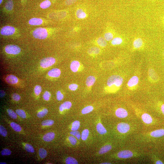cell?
I'll return each instance as SVG.
<instances>
[{
  "label": "cell",
  "mask_w": 164,
  "mask_h": 164,
  "mask_svg": "<svg viewBox=\"0 0 164 164\" xmlns=\"http://www.w3.org/2000/svg\"><path fill=\"white\" fill-rule=\"evenodd\" d=\"M123 82V79L121 76L117 75H113L108 78L107 84L109 87L113 86L119 87L121 86Z\"/></svg>",
  "instance_id": "1"
},
{
  "label": "cell",
  "mask_w": 164,
  "mask_h": 164,
  "mask_svg": "<svg viewBox=\"0 0 164 164\" xmlns=\"http://www.w3.org/2000/svg\"><path fill=\"white\" fill-rule=\"evenodd\" d=\"M33 36L36 38L43 39L46 38L48 36V33L47 30L44 28H37L33 31Z\"/></svg>",
  "instance_id": "2"
},
{
  "label": "cell",
  "mask_w": 164,
  "mask_h": 164,
  "mask_svg": "<svg viewBox=\"0 0 164 164\" xmlns=\"http://www.w3.org/2000/svg\"><path fill=\"white\" fill-rule=\"evenodd\" d=\"M56 60L53 57H48L43 58L40 61V66L43 68H48L51 66L55 63Z\"/></svg>",
  "instance_id": "3"
},
{
  "label": "cell",
  "mask_w": 164,
  "mask_h": 164,
  "mask_svg": "<svg viewBox=\"0 0 164 164\" xmlns=\"http://www.w3.org/2000/svg\"><path fill=\"white\" fill-rule=\"evenodd\" d=\"M5 51L7 54H18L21 51V49L17 45L10 44L5 48Z\"/></svg>",
  "instance_id": "4"
},
{
  "label": "cell",
  "mask_w": 164,
  "mask_h": 164,
  "mask_svg": "<svg viewBox=\"0 0 164 164\" xmlns=\"http://www.w3.org/2000/svg\"><path fill=\"white\" fill-rule=\"evenodd\" d=\"M15 31L14 28L12 26H4L1 29L0 33L2 35L9 36L13 34Z\"/></svg>",
  "instance_id": "5"
},
{
  "label": "cell",
  "mask_w": 164,
  "mask_h": 164,
  "mask_svg": "<svg viewBox=\"0 0 164 164\" xmlns=\"http://www.w3.org/2000/svg\"><path fill=\"white\" fill-rule=\"evenodd\" d=\"M118 131L122 133H125L129 131L130 129V126L128 123H121L118 124L117 126Z\"/></svg>",
  "instance_id": "6"
},
{
  "label": "cell",
  "mask_w": 164,
  "mask_h": 164,
  "mask_svg": "<svg viewBox=\"0 0 164 164\" xmlns=\"http://www.w3.org/2000/svg\"><path fill=\"white\" fill-rule=\"evenodd\" d=\"M133 155L134 154L132 151L127 150L120 151L117 154L118 157L123 159L129 158L133 157Z\"/></svg>",
  "instance_id": "7"
},
{
  "label": "cell",
  "mask_w": 164,
  "mask_h": 164,
  "mask_svg": "<svg viewBox=\"0 0 164 164\" xmlns=\"http://www.w3.org/2000/svg\"><path fill=\"white\" fill-rule=\"evenodd\" d=\"M115 114L118 117L123 118L127 116L128 114L126 109L123 108H119L116 109Z\"/></svg>",
  "instance_id": "8"
},
{
  "label": "cell",
  "mask_w": 164,
  "mask_h": 164,
  "mask_svg": "<svg viewBox=\"0 0 164 164\" xmlns=\"http://www.w3.org/2000/svg\"><path fill=\"white\" fill-rule=\"evenodd\" d=\"M61 73L60 70L58 68L52 69L48 72V75L53 77H58L60 76Z\"/></svg>",
  "instance_id": "9"
},
{
  "label": "cell",
  "mask_w": 164,
  "mask_h": 164,
  "mask_svg": "<svg viewBox=\"0 0 164 164\" xmlns=\"http://www.w3.org/2000/svg\"><path fill=\"white\" fill-rule=\"evenodd\" d=\"M150 135L154 137H159L164 135V129H160L155 130L151 132Z\"/></svg>",
  "instance_id": "10"
},
{
  "label": "cell",
  "mask_w": 164,
  "mask_h": 164,
  "mask_svg": "<svg viewBox=\"0 0 164 164\" xmlns=\"http://www.w3.org/2000/svg\"><path fill=\"white\" fill-rule=\"evenodd\" d=\"M80 66L79 62L78 61L74 60L71 62L70 68L72 72H76L78 71Z\"/></svg>",
  "instance_id": "11"
},
{
  "label": "cell",
  "mask_w": 164,
  "mask_h": 164,
  "mask_svg": "<svg viewBox=\"0 0 164 164\" xmlns=\"http://www.w3.org/2000/svg\"><path fill=\"white\" fill-rule=\"evenodd\" d=\"M55 135V133L53 132H49L43 136V139L45 141L50 142L54 139Z\"/></svg>",
  "instance_id": "12"
},
{
  "label": "cell",
  "mask_w": 164,
  "mask_h": 164,
  "mask_svg": "<svg viewBox=\"0 0 164 164\" xmlns=\"http://www.w3.org/2000/svg\"><path fill=\"white\" fill-rule=\"evenodd\" d=\"M139 82V78L136 76H133L128 81L127 85L129 87H132L136 86Z\"/></svg>",
  "instance_id": "13"
},
{
  "label": "cell",
  "mask_w": 164,
  "mask_h": 164,
  "mask_svg": "<svg viewBox=\"0 0 164 164\" xmlns=\"http://www.w3.org/2000/svg\"><path fill=\"white\" fill-rule=\"evenodd\" d=\"M43 23L42 20L41 19L34 18L29 20V23L32 25H41Z\"/></svg>",
  "instance_id": "14"
},
{
  "label": "cell",
  "mask_w": 164,
  "mask_h": 164,
  "mask_svg": "<svg viewBox=\"0 0 164 164\" xmlns=\"http://www.w3.org/2000/svg\"><path fill=\"white\" fill-rule=\"evenodd\" d=\"M6 80L7 83L11 84H14L18 82L17 77L13 75H10L7 76L6 78Z\"/></svg>",
  "instance_id": "15"
},
{
  "label": "cell",
  "mask_w": 164,
  "mask_h": 164,
  "mask_svg": "<svg viewBox=\"0 0 164 164\" xmlns=\"http://www.w3.org/2000/svg\"><path fill=\"white\" fill-rule=\"evenodd\" d=\"M72 105V103L69 101H65L61 104L59 106V110L63 111L64 109H69Z\"/></svg>",
  "instance_id": "16"
},
{
  "label": "cell",
  "mask_w": 164,
  "mask_h": 164,
  "mask_svg": "<svg viewBox=\"0 0 164 164\" xmlns=\"http://www.w3.org/2000/svg\"><path fill=\"white\" fill-rule=\"evenodd\" d=\"M142 119L144 122L149 124L152 122V119L151 115L147 114H144L142 115Z\"/></svg>",
  "instance_id": "17"
},
{
  "label": "cell",
  "mask_w": 164,
  "mask_h": 164,
  "mask_svg": "<svg viewBox=\"0 0 164 164\" xmlns=\"http://www.w3.org/2000/svg\"><path fill=\"white\" fill-rule=\"evenodd\" d=\"M96 81V79L94 76H89L86 78V86L88 87H90L93 85Z\"/></svg>",
  "instance_id": "18"
},
{
  "label": "cell",
  "mask_w": 164,
  "mask_h": 164,
  "mask_svg": "<svg viewBox=\"0 0 164 164\" xmlns=\"http://www.w3.org/2000/svg\"><path fill=\"white\" fill-rule=\"evenodd\" d=\"M97 130L100 134H104L107 133V131L101 123H98L96 126Z\"/></svg>",
  "instance_id": "19"
},
{
  "label": "cell",
  "mask_w": 164,
  "mask_h": 164,
  "mask_svg": "<svg viewBox=\"0 0 164 164\" xmlns=\"http://www.w3.org/2000/svg\"><path fill=\"white\" fill-rule=\"evenodd\" d=\"M143 41L140 38H138L134 40L133 45L135 48H139L141 47L143 44Z\"/></svg>",
  "instance_id": "20"
},
{
  "label": "cell",
  "mask_w": 164,
  "mask_h": 164,
  "mask_svg": "<svg viewBox=\"0 0 164 164\" xmlns=\"http://www.w3.org/2000/svg\"><path fill=\"white\" fill-rule=\"evenodd\" d=\"M112 148V146L108 144L103 146L100 149L99 152L100 154H103L108 152Z\"/></svg>",
  "instance_id": "21"
},
{
  "label": "cell",
  "mask_w": 164,
  "mask_h": 164,
  "mask_svg": "<svg viewBox=\"0 0 164 164\" xmlns=\"http://www.w3.org/2000/svg\"><path fill=\"white\" fill-rule=\"evenodd\" d=\"M76 16L78 18L83 19L86 17V14L82 9H79L76 11Z\"/></svg>",
  "instance_id": "22"
},
{
  "label": "cell",
  "mask_w": 164,
  "mask_h": 164,
  "mask_svg": "<svg viewBox=\"0 0 164 164\" xmlns=\"http://www.w3.org/2000/svg\"><path fill=\"white\" fill-rule=\"evenodd\" d=\"M149 74L151 79L155 81L157 80L158 79V76L153 70L151 69L149 71Z\"/></svg>",
  "instance_id": "23"
},
{
  "label": "cell",
  "mask_w": 164,
  "mask_h": 164,
  "mask_svg": "<svg viewBox=\"0 0 164 164\" xmlns=\"http://www.w3.org/2000/svg\"><path fill=\"white\" fill-rule=\"evenodd\" d=\"M100 51V48L96 47H92L90 48L88 50V53L89 54H98Z\"/></svg>",
  "instance_id": "24"
},
{
  "label": "cell",
  "mask_w": 164,
  "mask_h": 164,
  "mask_svg": "<svg viewBox=\"0 0 164 164\" xmlns=\"http://www.w3.org/2000/svg\"><path fill=\"white\" fill-rule=\"evenodd\" d=\"M11 127L13 130L17 132H20L22 128L21 127L16 123L12 122L10 123Z\"/></svg>",
  "instance_id": "25"
},
{
  "label": "cell",
  "mask_w": 164,
  "mask_h": 164,
  "mask_svg": "<svg viewBox=\"0 0 164 164\" xmlns=\"http://www.w3.org/2000/svg\"><path fill=\"white\" fill-rule=\"evenodd\" d=\"M106 41L104 38L102 37H100L97 39V43L100 46L104 47L106 46L107 45Z\"/></svg>",
  "instance_id": "26"
},
{
  "label": "cell",
  "mask_w": 164,
  "mask_h": 164,
  "mask_svg": "<svg viewBox=\"0 0 164 164\" xmlns=\"http://www.w3.org/2000/svg\"><path fill=\"white\" fill-rule=\"evenodd\" d=\"M13 1L12 0H8L5 5V7L8 11H11L13 8Z\"/></svg>",
  "instance_id": "27"
},
{
  "label": "cell",
  "mask_w": 164,
  "mask_h": 164,
  "mask_svg": "<svg viewBox=\"0 0 164 164\" xmlns=\"http://www.w3.org/2000/svg\"><path fill=\"white\" fill-rule=\"evenodd\" d=\"M123 41L122 38L117 37L114 38L112 39L111 43L113 45H119L122 43Z\"/></svg>",
  "instance_id": "28"
},
{
  "label": "cell",
  "mask_w": 164,
  "mask_h": 164,
  "mask_svg": "<svg viewBox=\"0 0 164 164\" xmlns=\"http://www.w3.org/2000/svg\"><path fill=\"white\" fill-rule=\"evenodd\" d=\"M66 163L67 164H77L78 162L74 158L72 157H67L65 160Z\"/></svg>",
  "instance_id": "29"
},
{
  "label": "cell",
  "mask_w": 164,
  "mask_h": 164,
  "mask_svg": "<svg viewBox=\"0 0 164 164\" xmlns=\"http://www.w3.org/2000/svg\"><path fill=\"white\" fill-rule=\"evenodd\" d=\"M80 123L78 121H75L72 123L71 130L72 131H76L79 128Z\"/></svg>",
  "instance_id": "30"
},
{
  "label": "cell",
  "mask_w": 164,
  "mask_h": 164,
  "mask_svg": "<svg viewBox=\"0 0 164 164\" xmlns=\"http://www.w3.org/2000/svg\"><path fill=\"white\" fill-rule=\"evenodd\" d=\"M48 109H44L37 113V116L39 118H42L46 115L48 114Z\"/></svg>",
  "instance_id": "31"
},
{
  "label": "cell",
  "mask_w": 164,
  "mask_h": 164,
  "mask_svg": "<svg viewBox=\"0 0 164 164\" xmlns=\"http://www.w3.org/2000/svg\"><path fill=\"white\" fill-rule=\"evenodd\" d=\"M93 108L91 105L86 106L82 109V114H88L92 111L93 110Z\"/></svg>",
  "instance_id": "32"
},
{
  "label": "cell",
  "mask_w": 164,
  "mask_h": 164,
  "mask_svg": "<svg viewBox=\"0 0 164 164\" xmlns=\"http://www.w3.org/2000/svg\"><path fill=\"white\" fill-rule=\"evenodd\" d=\"M51 5V2L48 0L43 1L40 5V7L42 9H46L49 7Z\"/></svg>",
  "instance_id": "33"
},
{
  "label": "cell",
  "mask_w": 164,
  "mask_h": 164,
  "mask_svg": "<svg viewBox=\"0 0 164 164\" xmlns=\"http://www.w3.org/2000/svg\"><path fill=\"white\" fill-rule=\"evenodd\" d=\"M39 156L41 158H44L46 157L47 155V151L43 148L40 149L39 151Z\"/></svg>",
  "instance_id": "34"
},
{
  "label": "cell",
  "mask_w": 164,
  "mask_h": 164,
  "mask_svg": "<svg viewBox=\"0 0 164 164\" xmlns=\"http://www.w3.org/2000/svg\"><path fill=\"white\" fill-rule=\"evenodd\" d=\"M16 114L21 118L25 119L26 118V115L25 112L22 109H18L16 111Z\"/></svg>",
  "instance_id": "35"
},
{
  "label": "cell",
  "mask_w": 164,
  "mask_h": 164,
  "mask_svg": "<svg viewBox=\"0 0 164 164\" xmlns=\"http://www.w3.org/2000/svg\"><path fill=\"white\" fill-rule=\"evenodd\" d=\"M8 115L10 117L13 119H16L17 118V114L13 110L11 109H8L7 110Z\"/></svg>",
  "instance_id": "36"
},
{
  "label": "cell",
  "mask_w": 164,
  "mask_h": 164,
  "mask_svg": "<svg viewBox=\"0 0 164 164\" xmlns=\"http://www.w3.org/2000/svg\"><path fill=\"white\" fill-rule=\"evenodd\" d=\"M54 123V121L51 120V119H48V120L43 121L42 122L41 124L43 126H50L53 125Z\"/></svg>",
  "instance_id": "37"
},
{
  "label": "cell",
  "mask_w": 164,
  "mask_h": 164,
  "mask_svg": "<svg viewBox=\"0 0 164 164\" xmlns=\"http://www.w3.org/2000/svg\"><path fill=\"white\" fill-rule=\"evenodd\" d=\"M89 133V131L87 129H85L83 131L81 135V138L83 140H85L87 139Z\"/></svg>",
  "instance_id": "38"
},
{
  "label": "cell",
  "mask_w": 164,
  "mask_h": 164,
  "mask_svg": "<svg viewBox=\"0 0 164 164\" xmlns=\"http://www.w3.org/2000/svg\"><path fill=\"white\" fill-rule=\"evenodd\" d=\"M25 148L26 150L28 152H34V150L33 147L31 145L29 144L26 143L25 145Z\"/></svg>",
  "instance_id": "39"
},
{
  "label": "cell",
  "mask_w": 164,
  "mask_h": 164,
  "mask_svg": "<svg viewBox=\"0 0 164 164\" xmlns=\"http://www.w3.org/2000/svg\"><path fill=\"white\" fill-rule=\"evenodd\" d=\"M104 38L106 41H110L113 39V34L110 32H107L104 34Z\"/></svg>",
  "instance_id": "40"
},
{
  "label": "cell",
  "mask_w": 164,
  "mask_h": 164,
  "mask_svg": "<svg viewBox=\"0 0 164 164\" xmlns=\"http://www.w3.org/2000/svg\"><path fill=\"white\" fill-rule=\"evenodd\" d=\"M0 134L4 137L7 136V131L6 128L2 125L0 126Z\"/></svg>",
  "instance_id": "41"
},
{
  "label": "cell",
  "mask_w": 164,
  "mask_h": 164,
  "mask_svg": "<svg viewBox=\"0 0 164 164\" xmlns=\"http://www.w3.org/2000/svg\"><path fill=\"white\" fill-rule=\"evenodd\" d=\"M42 88L39 85H37L34 88V92L37 96H38L41 92Z\"/></svg>",
  "instance_id": "42"
},
{
  "label": "cell",
  "mask_w": 164,
  "mask_h": 164,
  "mask_svg": "<svg viewBox=\"0 0 164 164\" xmlns=\"http://www.w3.org/2000/svg\"><path fill=\"white\" fill-rule=\"evenodd\" d=\"M1 153L2 156H8L11 154V152L9 149H4L1 151Z\"/></svg>",
  "instance_id": "43"
},
{
  "label": "cell",
  "mask_w": 164,
  "mask_h": 164,
  "mask_svg": "<svg viewBox=\"0 0 164 164\" xmlns=\"http://www.w3.org/2000/svg\"><path fill=\"white\" fill-rule=\"evenodd\" d=\"M70 133L72 135L76 137L77 139H79L81 137V135L80 133L78 131H72L70 132Z\"/></svg>",
  "instance_id": "44"
},
{
  "label": "cell",
  "mask_w": 164,
  "mask_h": 164,
  "mask_svg": "<svg viewBox=\"0 0 164 164\" xmlns=\"http://www.w3.org/2000/svg\"><path fill=\"white\" fill-rule=\"evenodd\" d=\"M51 96L50 93L48 91H46L44 92L43 96V98L46 101H48L50 99Z\"/></svg>",
  "instance_id": "45"
},
{
  "label": "cell",
  "mask_w": 164,
  "mask_h": 164,
  "mask_svg": "<svg viewBox=\"0 0 164 164\" xmlns=\"http://www.w3.org/2000/svg\"><path fill=\"white\" fill-rule=\"evenodd\" d=\"M78 86L76 84H72L69 86V88L72 91H74L77 89L78 88Z\"/></svg>",
  "instance_id": "46"
},
{
  "label": "cell",
  "mask_w": 164,
  "mask_h": 164,
  "mask_svg": "<svg viewBox=\"0 0 164 164\" xmlns=\"http://www.w3.org/2000/svg\"><path fill=\"white\" fill-rule=\"evenodd\" d=\"M68 139L70 143L72 145H75L77 143V140L75 137L73 136H70L68 137Z\"/></svg>",
  "instance_id": "47"
},
{
  "label": "cell",
  "mask_w": 164,
  "mask_h": 164,
  "mask_svg": "<svg viewBox=\"0 0 164 164\" xmlns=\"http://www.w3.org/2000/svg\"><path fill=\"white\" fill-rule=\"evenodd\" d=\"M57 99L58 101H61L63 98V95L61 91H57L56 93Z\"/></svg>",
  "instance_id": "48"
},
{
  "label": "cell",
  "mask_w": 164,
  "mask_h": 164,
  "mask_svg": "<svg viewBox=\"0 0 164 164\" xmlns=\"http://www.w3.org/2000/svg\"><path fill=\"white\" fill-rule=\"evenodd\" d=\"M12 98L13 100L16 101H19L21 99V97L20 95L16 93L13 94Z\"/></svg>",
  "instance_id": "49"
},
{
  "label": "cell",
  "mask_w": 164,
  "mask_h": 164,
  "mask_svg": "<svg viewBox=\"0 0 164 164\" xmlns=\"http://www.w3.org/2000/svg\"><path fill=\"white\" fill-rule=\"evenodd\" d=\"M77 0H66L65 3L67 5H70L73 4Z\"/></svg>",
  "instance_id": "50"
},
{
  "label": "cell",
  "mask_w": 164,
  "mask_h": 164,
  "mask_svg": "<svg viewBox=\"0 0 164 164\" xmlns=\"http://www.w3.org/2000/svg\"><path fill=\"white\" fill-rule=\"evenodd\" d=\"M0 93V97L2 98L4 96L5 93V91H3V90H1Z\"/></svg>",
  "instance_id": "51"
},
{
  "label": "cell",
  "mask_w": 164,
  "mask_h": 164,
  "mask_svg": "<svg viewBox=\"0 0 164 164\" xmlns=\"http://www.w3.org/2000/svg\"><path fill=\"white\" fill-rule=\"evenodd\" d=\"M161 111L164 115V104L161 105Z\"/></svg>",
  "instance_id": "52"
},
{
  "label": "cell",
  "mask_w": 164,
  "mask_h": 164,
  "mask_svg": "<svg viewBox=\"0 0 164 164\" xmlns=\"http://www.w3.org/2000/svg\"><path fill=\"white\" fill-rule=\"evenodd\" d=\"M156 164H163V162L161 161H160V160H158V161H156Z\"/></svg>",
  "instance_id": "53"
},
{
  "label": "cell",
  "mask_w": 164,
  "mask_h": 164,
  "mask_svg": "<svg viewBox=\"0 0 164 164\" xmlns=\"http://www.w3.org/2000/svg\"><path fill=\"white\" fill-rule=\"evenodd\" d=\"M101 164H111V163H110L105 162L103 163H101Z\"/></svg>",
  "instance_id": "54"
},
{
  "label": "cell",
  "mask_w": 164,
  "mask_h": 164,
  "mask_svg": "<svg viewBox=\"0 0 164 164\" xmlns=\"http://www.w3.org/2000/svg\"><path fill=\"white\" fill-rule=\"evenodd\" d=\"M0 164H7V163H6L5 162H0Z\"/></svg>",
  "instance_id": "55"
},
{
  "label": "cell",
  "mask_w": 164,
  "mask_h": 164,
  "mask_svg": "<svg viewBox=\"0 0 164 164\" xmlns=\"http://www.w3.org/2000/svg\"><path fill=\"white\" fill-rule=\"evenodd\" d=\"M2 0H0V3H2Z\"/></svg>",
  "instance_id": "56"
},
{
  "label": "cell",
  "mask_w": 164,
  "mask_h": 164,
  "mask_svg": "<svg viewBox=\"0 0 164 164\" xmlns=\"http://www.w3.org/2000/svg\"><path fill=\"white\" fill-rule=\"evenodd\" d=\"M163 23L164 25V16L163 17Z\"/></svg>",
  "instance_id": "57"
},
{
  "label": "cell",
  "mask_w": 164,
  "mask_h": 164,
  "mask_svg": "<svg viewBox=\"0 0 164 164\" xmlns=\"http://www.w3.org/2000/svg\"><path fill=\"white\" fill-rule=\"evenodd\" d=\"M163 55H164V53H163Z\"/></svg>",
  "instance_id": "58"
}]
</instances>
